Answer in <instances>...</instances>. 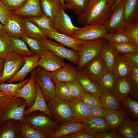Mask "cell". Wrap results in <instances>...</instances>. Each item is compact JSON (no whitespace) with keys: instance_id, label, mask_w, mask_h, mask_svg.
<instances>
[{"instance_id":"6da1fadb","label":"cell","mask_w":138,"mask_h":138,"mask_svg":"<svg viewBox=\"0 0 138 138\" xmlns=\"http://www.w3.org/2000/svg\"><path fill=\"white\" fill-rule=\"evenodd\" d=\"M112 11L106 0H91L84 12L78 16L77 22L85 26L93 24L104 25Z\"/></svg>"},{"instance_id":"7a4b0ae2","label":"cell","mask_w":138,"mask_h":138,"mask_svg":"<svg viewBox=\"0 0 138 138\" xmlns=\"http://www.w3.org/2000/svg\"><path fill=\"white\" fill-rule=\"evenodd\" d=\"M44 134L46 138L55 133L61 127L58 123L48 116L30 114L24 117L22 122Z\"/></svg>"},{"instance_id":"3957f363","label":"cell","mask_w":138,"mask_h":138,"mask_svg":"<svg viewBox=\"0 0 138 138\" xmlns=\"http://www.w3.org/2000/svg\"><path fill=\"white\" fill-rule=\"evenodd\" d=\"M26 107L25 101L23 98L13 97L8 104L0 109V124L9 119L22 122Z\"/></svg>"},{"instance_id":"277c9868","label":"cell","mask_w":138,"mask_h":138,"mask_svg":"<svg viewBox=\"0 0 138 138\" xmlns=\"http://www.w3.org/2000/svg\"><path fill=\"white\" fill-rule=\"evenodd\" d=\"M105 41L102 38L93 40L85 41L78 51L79 61L77 68H83L87 63L98 55Z\"/></svg>"},{"instance_id":"5b68a950","label":"cell","mask_w":138,"mask_h":138,"mask_svg":"<svg viewBox=\"0 0 138 138\" xmlns=\"http://www.w3.org/2000/svg\"><path fill=\"white\" fill-rule=\"evenodd\" d=\"M47 102L50 111L59 122L63 124L72 120L73 110L69 101L55 96Z\"/></svg>"},{"instance_id":"8992f818","label":"cell","mask_w":138,"mask_h":138,"mask_svg":"<svg viewBox=\"0 0 138 138\" xmlns=\"http://www.w3.org/2000/svg\"><path fill=\"white\" fill-rule=\"evenodd\" d=\"M25 61L24 56L9 51L6 58L0 75V83L13 77L19 71Z\"/></svg>"},{"instance_id":"52a82bcc","label":"cell","mask_w":138,"mask_h":138,"mask_svg":"<svg viewBox=\"0 0 138 138\" xmlns=\"http://www.w3.org/2000/svg\"><path fill=\"white\" fill-rule=\"evenodd\" d=\"M34 70L36 81L39 85L45 100L48 102L55 96V84L51 79L50 72L38 66Z\"/></svg>"},{"instance_id":"ba28073f","label":"cell","mask_w":138,"mask_h":138,"mask_svg":"<svg viewBox=\"0 0 138 138\" xmlns=\"http://www.w3.org/2000/svg\"><path fill=\"white\" fill-rule=\"evenodd\" d=\"M64 10L62 6L58 13L52 19L53 28L57 32L71 37L82 28L73 25L71 18Z\"/></svg>"},{"instance_id":"9c48e42d","label":"cell","mask_w":138,"mask_h":138,"mask_svg":"<svg viewBox=\"0 0 138 138\" xmlns=\"http://www.w3.org/2000/svg\"><path fill=\"white\" fill-rule=\"evenodd\" d=\"M124 0L115 7L104 25L108 33L121 32L126 24L124 14Z\"/></svg>"},{"instance_id":"30bf717a","label":"cell","mask_w":138,"mask_h":138,"mask_svg":"<svg viewBox=\"0 0 138 138\" xmlns=\"http://www.w3.org/2000/svg\"><path fill=\"white\" fill-rule=\"evenodd\" d=\"M41 41L46 49L50 50L55 54L69 60L77 66H78L79 57L78 52L67 49L61 44L51 39L47 38Z\"/></svg>"},{"instance_id":"8fae6325","label":"cell","mask_w":138,"mask_h":138,"mask_svg":"<svg viewBox=\"0 0 138 138\" xmlns=\"http://www.w3.org/2000/svg\"><path fill=\"white\" fill-rule=\"evenodd\" d=\"M107 33L104 25L99 24H91L82 28L71 37L77 40L90 41L102 38Z\"/></svg>"},{"instance_id":"7c38bea8","label":"cell","mask_w":138,"mask_h":138,"mask_svg":"<svg viewBox=\"0 0 138 138\" xmlns=\"http://www.w3.org/2000/svg\"><path fill=\"white\" fill-rule=\"evenodd\" d=\"M65 63L64 58L46 49L40 54L38 66L51 72L62 67Z\"/></svg>"},{"instance_id":"4fadbf2b","label":"cell","mask_w":138,"mask_h":138,"mask_svg":"<svg viewBox=\"0 0 138 138\" xmlns=\"http://www.w3.org/2000/svg\"><path fill=\"white\" fill-rule=\"evenodd\" d=\"M77 68L76 79L79 82L85 92L100 97L103 94L98 83L82 68Z\"/></svg>"},{"instance_id":"5bb4252c","label":"cell","mask_w":138,"mask_h":138,"mask_svg":"<svg viewBox=\"0 0 138 138\" xmlns=\"http://www.w3.org/2000/svg\"><path fill=\"white\" fill-rule=\"evenodd\" d=\"M82 68L98 83L109 71L100 53L87 63Z\"/></svg>"},{"instance_id":"9a60e30c","label":"cell","mask_w":138,"mask_h":138,"mask_svg":"<svg viewBox=\"0 0 138 138\" xmlns=\"http://www.w3.org/2000/svg\"><path fill=\"white\" fill-rule=\"evenodd\" d=\"M76 67L69 63H65L62 67L50 72L52 81L55 84L59 82L65 83L76 79Z\"/></svg>"},{"instance_id":"2e32d148","label":"cell","mask_w":138,"mask_h":138,"mask_svg":"<svg viewBox=\"0 0 138 138\" xmlns=\"http://www.w3.org/2000/svg\"><path fill=\"white\" fill-rule=\"evenodd\" d=\"M36 82L34 69L31 72L28 81L19 90L15 96L24 99L28 108L33 104L36 98Z\"/></svg>"},{"instance_id":"e0dca14e","label":"cell","mask_w":138,"mask_h":138,"mask_svg":"<svg viewBox=\"0 0 138 138\" xmlns=\"http://www.w3.org/2000/svg\"><path fill=\"white\" fill-rule=\"evenodd\" d=\"M22 16L13 13L6 19L3 25L4 30L10 37H19L24 33Z\"/></svg>"},{"instance_id":"ac0fdd59","label":"cell","mask_w":138,"mask_h":138,"mask_svg":"<svg viewBox=\"0 0 138 138\" xmlns=\"http://www.w3.org/2000/svg\"><path fill=\"white\" fill-rule=\"evenodd\" d=\"M40 55L38 54L31 56H24L25 61L24 65L13 77L6 81V83L21 82L24 80L28 73L38 66Z\"/></svg>"},{"instance_id":"d6986e66","label":"cell","mask_w":138,"mask_h":138,"mask_svg":"<svg viewBox=\"0 0 138 138\" xmlns=\"http://www.w3.org/2000/svg\"><path fill=\"white\" fill-rule=\"evenodd\" d=\"M48 38L55 40L64 46L72 48L78 52L85 41L77 40L57 32L52 28L47 35Z\"/></svg>"},{"instance_id":"ffe728a7","label":"cell","mask_w":138,"mask_h":138,"mask_svg":"<svg viewBox=\"0 0 138 138\" xmlns=\"http://www.w3.org/2000/svg\"><path fill=\"white\" fill-rule=\"evenodd\" d=\"M73 112L72 120L77 122H84L90 117V108L80 98L69 101Z\"/></svg>"},{"instance_id":"44dd1931","label":"cell","mask_w":138,"mask_h":138,"mask_svg":"<svg viewBox=\"0 0 138 138\" xmlns=\"http://www.w3.org/2000/svg\"><path fill=\"white\" fill-rule=\"evenodd\" d=\"M36 96L35 101L31 107L25 110L24 116L35 111H40L47 114L50 118H53V116L49 109L39 85L36 81Z\"/></svg>"},{"instance_id":"7402d4cb","label":"cell","mask_w":138,"mask_h":138,"mask_svg":"<svg viewBox=\"0 0 138 138\" xmlns=\"http://www.w3.org/2000/svg\"><path fill=\"white\" fill-rule=\"evenodd\" d=\"M13 13L26 17H39L43 15L40 0H26L20 8L13 11Z\"/></svg>"},{"instance_id":"603a6c76","label":"cell","mask_w":138,"mask_h":138,"mask_svg":"<svg viewBox=\"0 0 138 138\" xmlns=\"http://www.w3.org/2000/svg\"><path fill=\"white\" fill-rule=\"evenodd\" d=\"M132 83L130 76L117 79L113 93L120 101L133 92Z\"/></svg>"},{"instance_id":"cb8c5ba5","label":"cell","mask_w":138,"mask_h":138,"mask_svg":"<svg viewBox=\"0 0 138 138\" xmlns=\"http://www.w3.org/2000/svg\"><path fill=\"white\" fill-rule=\"evenodd\" d=\"M84 122L85 128L83 131L93 135L109 132L111 130L105 119L89 117Z\"/></svg>"},{"instance_id":"d4e9b609","label":"cell","mask_w":138,"mask_h":138,"mask_svg":"<svg viewBox=\"0 0 138 138\" xmlns=\"http://www.w3.org/2000/svg\"><path fill=\"white\" fill-rule=\"evenodd\" d=\"M132 66L126 57L118 53L112 71L117 79L130 76Z\"/></svg>"},{"instance_id":"484cf974","label":"cell","mask_w":138,"mask_h":138,"mask_svg":"<svg viewBox=\"0 0 138 138\" xmlns=\"http://www.w3.org/2000/svg\"><path fill=\"white\" fill-rule=\"evenodd\" d=\"M118 52L113 46L105 40L100 54L109 70L112 71L115 64Z\"/></svg>"},{"instance_id":"4316f807","label":"cell","mask_w":138,"mask_h":138,"mask_svg":"<svg viewBox=\"0 0 138 138\" xmlns=\"http://www.w3.org/2000/svg\"><path fill=\"white\" fill-rule=\"evenodd\" d=\"M20 123L13 119L6 121L0 129V138H20Z\"/></svg>"},{"instance_id":"83f0119b","label":"cell","mask_w":138,"mask_h":138,"mask_svg":"<svg viewBox=\"0 0 138 138\" xmlns=\"http://www.w3.org/2000/svg\"><path fill=\"white\" fill-rule=\"evenodd\" d=\"M85 128L84 122H77L73 120L62 124L60 128L49 138H59L61 136L83 130Z\"/></svg>"},{"instance_id":"f1b7e54d","label":"cell","mask_w":138,"mask_h":138,"mask_svg":"<svg viewBox=\"0 0 138 138\" xmlns=\"http://www.w3.org/2000/svg\"><path fill=\"white\" fill-rule=\"evenodd\" d=\"M117 130L120 138H137L138 134V121H133L126 117Z\"/></svg>"},{"instance_id":"f546056e","label":"cell","mask_w":138,"mask_h":138,"mask_svg":"<svg viewBox=\"0 0 138 138\" xmlns=\"http://www.w3.org/2000/svg\"><path fill=\"white\" fill-rule=\"evenodd\" d=\"M9 51L23 56L35 55L28 47L27 44L20 38L10 37Z\"/></svg>"},{"instance_id":"4dcf8cb0","label":"cell","mask_w":138,"mask_h":138,"mask_svg":"<svg viewBox=\"0 0 138 138\" xmlns=\"http://www.w3.org/2000/svg\"><path fill=\"white\" fill-rule=\"evenodd\" d=\"M117 78L112 71H108L98 83L103 94H113Z\"/></svg>"},{"instance_id":"1f68e13d","label":"cell","mask_w":138,"mask_h":138,"mask_svg":"<svg viewBox=\"0 0 138 138\" xmlns=\"http://www.w3.org/2000/svg\"><path fill=\"white\" fill-rule=\"evenodd\" d=\"M127 115L122 109L120 110L107 111L105 118L107 124L112 130H116L123 122Z\"/></svg>"},{"instance_id":"d6a6232c","label":"cell","mask_w":138,"mask_h":138,"mask_svg":"<svg viewBox=\"0 0 138 138\" xmlns=\"http://www.w3.org/2000/svg\"><path fill=\"white\" fill-rule=\"evenodd\" d=\"M22 16L24 33L29 37L40 41L48 38L34 24L26 17Z\"/></svg>"},{"instance_id":"836d02e7","label":"cell","mask_w":138,"mask_h":138,"mask_svg":"<svg viewBox=\"0 0 138 138\" xmlns=\"http://www.w3.org/2000/svg\"><path fill=\"white\" fill-rule=\"evenodd\" d=\"M40 4L43 14L52 19L62 6L59 0H40Z\"/></svg>"},{"instance_id":"e575fe53","label":"cell","mask_w":138,"mask_h":138,"mask_svg":"<svg viewBox=\"0 0 138 138\" xmlns=\"http://www.w3.org/2000/svg\"><path fill=\"white\" fill-rule=\"evenodd\" d=\"M26 17L29 20L34 24L46 36L53 28L52 19L43 14L39 17Z\"/></svg>"},{"instance_id":"d590c367","label":"cell","mask_w":138,"mask_h":138,"mask_svg":"<svg viewBox=\"0 0 138 138\" xmlns=\"http://www.w3.org/2000/svg\"><path fill=\"white\" fill-rule=\"evenodd\" d=\"M122 32L130 43L138 48V19L127 23Z\"/></svg>"},{"instance_id":"8d00e7d4","label":"cell","mask_w":138,"mask_h":138,"mask_svg":"<svg viewBox=\"0 0 138 138\" xmlns=\"http://www.w3.org/2000/svg\"><path fill=\"white\" fill-rule=\"evenodd\" d=\"M121 107L127 115L137 120L138 119V102L137 100L128 96L120 101Z\"/></svg>"},{"instance_id":"74e56055","label":"cell","mask_w":138,"mask_h":138,"mask_svg":"<svg viewBox=\"0 0 138 138\" xmlns=\"http://www.w3.org/2000/svg\"><path fill=\"white\" fill-rule=\"evenodd\" d=\"M124 14L126 23L138 19V0H124Z\"/></svg>"},{"instance_id":"f35d334b","label":"cell","mask_w":138,"mask_h":138,"mask_svg":"<svg viewBox=\"0 0 138 138\" xmlns=\"http://www.w3.org/2000/svg\"><path fill=\"white\" fill-rule=\"evenodd\" d=\"M91 0H64L65 9L71 10L78 16L85 11Z\"/></svg>"},{"instance_id":"ab89813d","label":"cell","mask_w":138,"mask_h":138,"mask_svg":"<svg viewBox=\"0 0 138 138\" xmlns=\"http://www.w3.org/2000/svg\"><path fill=\"white\" fill-rule=\"evenodd\" d=\"M20 38L28 45L35 55L41 54L46 49L41 41L29 37L24 33L21 35Z\"/></svg>"},{"instance_id":"60d3db41","label":"cell","mask_w":138,"mask_h":138,"mask_svg":"<svg viewBox=\"0 0 138 138\" xmlns=\"http://www.w3.org/2000/svg\"><path fill=\"white\" fill-rule=\"evenodd\" d=\"M30 78V76L16 84L1 83H0V91L8 95L15 96L19 90L28 81Z\"/></svg>"},{"instance_id":"b9f144b4","label":"cell","mask_w":138,"mask_h":138,"mask_svg":"<svg viewBox=\"0 0 138 138\" xmlns=\"http://www.w3.org/2000/svg\"><path fill=\"white\" fill-rule=\"evenodd\" d=\"M100 98L102 106L107 111L122 109L120 102L113 94H103Z\"/></svg>"},{"instance_id":"7bdbcfd3","label":"cell","mask_w":138,"mask_h":138,"mask_svg":"<svg viewBox=\"0 0 138 138\" xmlns=\"http://www.w3.org/2000/svg\"><path fill=\"white\" fill-rule=\"evenodd\" d=\"M20 138H45L46 136L28 124L20 122Z\"/></svg>"},{"instance_id":"ee69618b","label":"cell","mask_w":138,"mask_h":138,"mask_svg":"<svg viewBox=\"0 0 138 138\" xmlns=\"http://www.w3.org/2000/svg\"><path fill=\"white\" fill-rule=\"evenodd\" d=\"M9 36L4 29L0 30V59H5L9 51Z\"/></svg>"},{"instance_id":"f6af8a7d","label":"cell","mask_w":138,"mask_h":138,"mask_svg":"<svg viewBox=\"0 0 138 138\" xmlns=\"http://www.w3.org/2000/svg\"><path fill=\"white\" fill-rule=\"evenodd\" d=\"M55 96L60 99L70 101L74 98L65 83L59 82L55 84Z\"/></svg>"},{"instance_id":"bcb514c9","label":"cell","mask_w":138,"mask_h":138,"mask_svg":"<svg viewBox=\"0 0 138 138\" xmlns=\"http://www.w3.org/2000/svg\"><path fill=\"white\" fill-rule=\"evenodd\" d=\"M81 100L90 108L102 106L100 97L89 93L84 92L80 97Z\"/></svg>"},{"instance_id":"7dc6e473","label":"cell","mask_w":138,"mask_h":138,"mask_svg":"<svg viewBox=\"0 0 138 138\" xmlns=\"http://www.w3.org/2000/svg\"><path fill=\"white\" fill-rule=\"evenodd\" d=\"M102 38L110 44H118L126 42L130 43L128 38L122 32L107 33Z\"/></svg>"},{"instance_id":"c3c4849f","label":"cell","mask_w":138,"mask_h":138,"mask_svg":"<svg viewBox=\"0 0 138 138\" xmlns=\"http://www.w3.org/2000/svg\"><path fill=\"white\" fill-rule=\"evenodd\" d=\"M74 98H80L85 91L78 80H74L65 83Z\"/></svg>"},{"instance_id":"681fc988","label":"cell","mask_w":138,"mask_h":138,"mask_svg":"<svg viewBox=\"0 0 138 138\" xmlns=\"http://www.w3.org/2000/svg\"><path fill=\"white\" fill-rule=\"evenodd\" d=\"M118 53L138 52V48L129 42L118 44H111Z\"/></svg>"},{"instance_id":"f907efd6","label":"cell","mask_w":138,"mask_h":138,"mask_svg":"<svg viewBox=\"0 0 138 138\" xmlns=\"http://www.w3.org/2000/svg\"><path fill=\"white\" fill-rule=\"evenodd\" d=\"M107 111L102 106H98L90 108L89 117L99 118L105 119Z\"/></svg>"},{"instance_id":"816d5d0a","label":"cell","mask_w":138,"mask_h":138,"mask_svg":"<svg viewBox=\"0 0 138 138\" xmlns=\"http://www.w3.org/2000/svg\"><path fill=\"white\" fill-rule=\"evenodd\" d=\"M9 10L13 12L20 8L26 0H3Z\"/></svg>"},{"instance_id":"f5cc1de1","label":"cell","mask_w":138,"mask_h":138,"mask_svg":"<svg viewBox=\"0 0 138 138\" xmlns=\"http://www.w3.org/2000/svg\"><path fill=\"white\" fill-rule=\"evenodd\" d=\"M13 13L3 0H0V22L3 25L7 17Z\"/></svg>"},{"instance_id":"db71d44e","label":"cell","mask_w":138,"mask_h":138,"mask_svg":"<svg viewBox=\"0 0 138 138\" xmlns=\"http://www.w3.org/2000/svg\"><path fill=\"white\" fill-rule=\"evenodd\" d=\"M93 135L83 130H81L75 133L64 135L59 138H95Z\"/></svg>"},{"instance_id":"11a10c76","label":"cell","mask_w":138,"mask_h":138,"mask_svg":"<svg viewBox=\"0 0 138 138\" xmlns=\"http://www.w3.org/2000/svg\"><path fill=\"white\" fill-rule=\"evenodd\" d=\"M120 53L126 57L132 66L138 67V52Z\"/></svg>"},{"instance_id":"9f6ffc18","label":"cell","mask_w":138,"mask_h":138,"mask_svg":"<svg viewBox=\"0 0 138 138\" xmlns=\"http://www.w3.org/2000/svg\"><path fill=\"white\" fill-rule=\"evenodd\" d=\"M109 132H101L95 134L94 135L96 138H120L117 129L112 130Z\"/></svg>"},{"instance_id":"6f0895ef","label":"cell","mask_w":138,"mask_h":138,"mask_svg":"<svg viewBox=\"0 0 138 138\" xmlns=\"http://www.w3.org/2000/svg\"><path fill=\"white\" fill-rule=\"evenodd\" d=\"M13 97L6 95L0 91V109L8 104Z\"/></svg>"},{"instance_id":"680465c9","label":"cell","mask_w":138,"mask_h":138,"mask_svg":"<svg viewBox=\"0 0 138 138\" xmlns=\"http://www.w3.org/2000/svg\"><path fill=\"white\" fill-rule=\"evenodd\" d=\"M5 61V59H0V75L2 71Z\"/></svg>"},{"instance_id":"91938a15","label":"cell","mask_w":138,"mask_h":138,"mask_svg":"<svg viewBox=\"0 0 138 138\" xmlns=\"http://www.w3.org/2000/svg\"><path fill=\"white\" fill-rule=\"evenodd\" d=\"M116 0H106L108 4L111 7L113 5Z\"/></svg>"},{"instance_id":"94428289","label":"cell","mask_w":138,"mask_h":138,"mask_svg":"<svg viewBox=\"0 0 138 138\" xmlns=\"http://www.w3.org/2000/svg\"><path fill=\"white\" fill-rule=\"evenodd\" d=\"M122 0H116L115 2L111 7V10L113 11V10L117 5Z\"/></svg>"},{"instance_id":"6125c7cd","label":"cell","mask_w":138,"mask_h":138,"mask_svg":"<svg viewBox=\"0 0 138 138\" xmlns=\"http://www.w3.org/2000/svg\"><path fill=\"white\" fill-rule=\"evenodd\" d=\"M59 0L60 1L64 8V9H65V3H64V0Z\"/></svg>"},{"instance_id":"be15d7a7","label":"cell","mask_w":138,"mask_h":138,"mask_svg":"<svg viewBox=\"0 0 138 138\" xmlns=\"http://www.w3.org/2000/svg\"><path fill=\"white\" fill-rule=\"evenodd\" d=\"M3 29H4V25L0 22V30Z\"/></svg>"},{"instance_id":"e7e4bbea","label":"cell","mask_w":138,"mask_h":138,"mask_svg":"<svg viewBox=\"0 0 138 138\" xmlns=\"http://www.w3.org/2000/svg\"></svg>"}]
</instances>
